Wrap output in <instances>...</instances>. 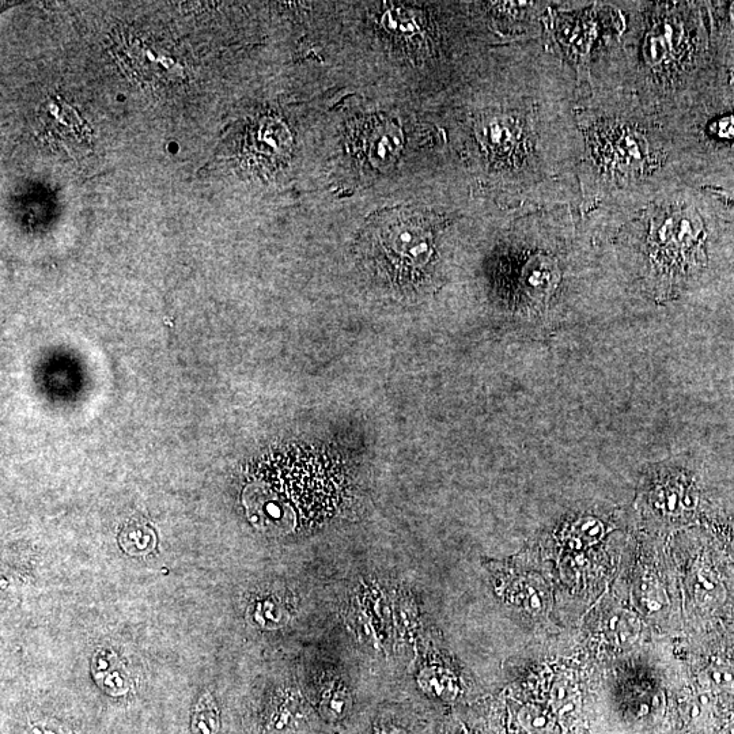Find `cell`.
Returning a JSON list of instances; mask_svg holds the SVG:
<instances>
[{
	"instance_id": "cell-2",
	"label": "cell",
	"mask_w": 734,
	"mask_h": 734,
	"mask_svg": "<svg viewBox=\"0 0 734 734\" xmlns=\"http://www.w3.org/2000/svg\"><path fill=\"white\" fill-rule=\"evenodd\" d=\"M373 240L397 270L426 266L433 253V237L422 217L410 211H388L372 226Z\"/></svg>"
},
{
	"instance_id": "cell-12",
	"label": "cell",
	"mask_w": 734,
	"mask_h": 734,
	"mask_svg": "<svg viewBox=\"0 0 734 734\" xmlns=\"http://www.w3.org/2000/svg\"><path fill=\"white\" fill-rule=\"evenodd\" d=\"M521 724L524 728L532 733L543 732L547 728L548 720L546 714L541 713L540 710L528 707V709L522 710L520 714Z\"/></svg>"
},
{
	"instance_id": "cell-7",
	"label": "cell",
	"mask_w": 734,
	"mask_h": 734,
	"mask_svg": "<svg viewBox=\"0 0 734 734\" xmlns=\"http://www.w3.org/2000/svg\"><path fill=\"white\" fill-rule=\"evenodd\" d=\"M92 672L101 690L111 696L126 695L130 690L126 668L121 665L116 654L109 650H100L96 653L92 662Z\"/></svg>"
},
{
	"instance_id": "cell-11",
	"label": "cell",
	"mask_w": 734,
	"mask_h": 734,
	"mask_svg": "<svg viewBox=\"0 0 734 734\" xmlns=\"http://www.w3.org/2000/svg\"><path fill=\"white\" fill-rule=\"evenodd\" d=\"M608 623L612 638L619 645L630 642V639H633L638 631L633 616L624 614V612H619V614L611 616V619H608Z\"/></svg>"
},
{
	"instance_id": "cell-9",
	"label": "cell",
	"mask_w": 734,
	"mask_h": 734,
	"mask_svg": "<svg viewBox=\"0 0 734 734\" xmlns=\"http://www.w3.org/2000/svg\"><path fill=\"white\" fill-rule=\"evenodd\" d=\"M221 726L219 711L213 696L204 694L200 696L192 711L191 729L194 734H217Z\"/></svg>"
},
{
	"instance_id": "cell-6",
	"label": "cell",
	"mask_w": 734,
	"mask_h": 734,
	"mask_svg": "<svg viewBox=\"0 0 734 734\" xmlns=\"http://www.w3.org/2000/svg\"><path fill=\"white\" fill-rule=\"evenodd\" d=\"M248 142V157L257 166H276L290 153L291 136L285 124L276 119H263L251 132Z\"/></svg>"
},
{
	"instance_id": "cell-1",
	"label": "cell",
	"mask_w": 734,
	"mask_h": 734,
	"mask_svg": "<svg viewBox=\"0 0 734 734\" xmlns=\"http://www.w3.org/2000/svg\"><path fill=\"white\" fill-rule=\"evenodd\" d=\"M342 493V474L328 457L287 450L253 469L244 490V505L255 527L290 533L331 517Z\"/></svg>"
},
{
	"instance_id": "cell-13",
	"label": "cell",
	"mask_w": 734,
	"mask_h": 734,
	"mask_svg": "<svg viewBox=\"0 0 734 734\" xmlns=\"http://www.w3.org/2000/svg\"><path fill=\"white\" fill-rule=\"evenodd\" d=\"M710 679L715 687L728 688L734 683V675L728 668H717L710 673Z\"/></svg>"
},
{
	"instance_id": "cell-3",
	"label": "cell",
	"mask_w": 734,
	"mask_h": 734,
	"mask_svg": "<svg viewBox=\"0 0 734 734\" xmlns=\"http://www.w3.org/2000/svg\"><path fill=\"white\" fill-rule=\"evenodd\" d=\"M403 147L400 128L384 117H367L353 130V149L359 160L374 170L395 165Z\"/></svg>"
},
{
	"instance_id": "cell-4",
	"label": "cell",
	"mask_w": 734,
	"mask_h": 734,
	"mask_svg": "<svg viewBox=\"0 0 734 734\" xmlns=\"http://www.w3.org/2000/svg\"><path fill=\"white\" fill-rule=\"evenodd\" d=\"M699 219L694 213L672 214L664 221L656 223L653 229L654 256L664 266H679L686 263L698 238Z\"/></svg>"
},
{
	"instance_id": "cell-5",
	"label": "cell",
	"mask_w": 734,
	"mask_h": 734,
	"mask_svg": "<svg viewBox=\"0 0 734 734\" xmlns=\"http://www.w3.org/2000/svg\"><path fill=\"white\" fill-rule=\"evenodd\" d=\"M599 136V154L609 169L639 172L648 162V143L637 132L624 127H608Z\"/></svg>"
},
{
	"instance_id": "cell-10",
	"label": "cell",
	"mask_w": 734,
	"mask_h": 734,
	"mask_svg": "<svg viewBox=\"0 0 734 734\" xmlns=\"http://www.w3.org/2000/svg\"><path fill=\"white\" fill-rule=\"evenodd\" d=\"M351 707V698L346 690L342 688H332L324 696L323 709L324 713L331 717L332 720H340L346 717Z\"/></svg>"
},
{
	"instance_id": "cell-14",
	"label": "cell",
	"mask_w": 734,
	"mask_h": 734,
	"mask_svg": "<svg viewBox=\"0 0 734 734\" xmlns=\"http://www.w3.org/2000/svg\"><path fill=\"white\" fill-rule=\"evenodd\" d=\"M376 734H406V732L399 728H395V726H385V728L378 730Z\"/></svg>"
},
{
	"instance_id": "cell-8",
	"label": "cell",
	"mask_w": 734,
	"mask_h": 734,
	"mask_svg": "<svg viewBox=\"0 0 734 734\" xmlns=\"http://www.w3.org/2000/svg\"><path fill=\"white\" fill-rule=\"evenodd\" d=\"M478 135L483 145L490 147L491 150L498 151V153L505 154L512 151L513 147L517 145L520 128L513 123L512 119L493 117V119H487L480 123Z\"/></svg>"
}]
</instances>
